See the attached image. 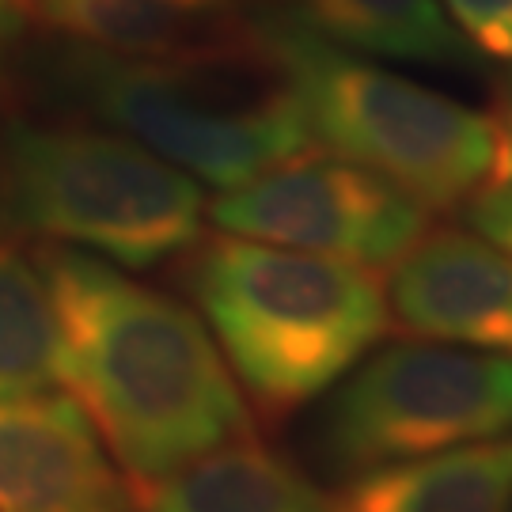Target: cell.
Listing matches in <instances>:
<instances>
[{
    "instance_id": "52a82bcc",
    "label": "cell",
    "mask_w": 512,
    "mask_h": 512,
    "mask_svg": "<svg viewBox=\"0 0 512 512\" xmlns=\"http://www.w3.org/2000/svg\"><path fill=\"white\" fill-rule=\"evenodd\" d=\"M209 217L228 236L391 270L429 232V209L403 186L338 156L300 152L224 190Z\"/></svg>"
},
{
    "instance_id": "e0dca14e",
    "label": "cell",
    "mask_w": 512,
    "mask_h": 512,
    "mask_svg": "<svg viewBox=\"0 0 512 512\" xmlns=\"http://www.w3.org/2000/svg\"><path fill=\"white\" fill-rule=\"evenodd\" d=\"M490 122H494V137H497L494 183H512V65H509V73L497 80Z\"/></svg>"
},
{
    "instance_id": "9a60e30c",
    "label": "cell",
    "mask_w": 512,
    "mask_h": 512,
    "mask_svg": "<svg viewBox=\"0 0 512 512\" xmlns=\"http://www.w3.org/2000/svg\"><path fill=\"white\" fill-rule=\"evenodd\" d=\"M478 54L512 65V0H440Z\"/></svg>"
},
{
    "instance_id": "3957f363",
    "label": "cell",
    "mask_w": 512,
    "mask_h": 512,
    "mask_svg": "<svg viewBox=\"0 0 512 512\" xmlns=\"http://www.w3.org/2000/svg\"><path fill=\"white\" fill-rule=\"evenodd\" d=\"M262 23L311 145L391 179L429 213L467 205L494 179L490 114L277 19Z\"/></svg>"
},
{
    "instance_id": "ba28073f",
    "label": "cell",
    "mask_w": 512,
    "mask_h": 512,
    "mask_svg": "<svg viewBox=\"0 0 512 512\" xmlns=\"http://www.w3.org/2000/svg\"><path fill=\"white\" fill-rule=\"evenodd\" d=\"M0 512H133L129 486L76 399H0Z\"/></svg>"
},
{
    "instance_id": "8992f818",
    "label": "cell",
    "mask_w": 512,
    "mask_h": 512,
    "mask_svg": "<svg viewBox=\"0 0 512 512\" xmlns=\"http://www.w3.org/2000/svg\"><path fill=\"white\" fill-rule=\"evenodd\" d=\"M512 437V353L406 342L338 380L315 452L338 478Z\"/></svg>"
},
{
    "instance_id": "277c9868",
    "label": "cell",
    "mask_w": 512,
    "mask_h": 512,
    "mask_svg": "<svg viewBox=\"0 0 512 512\" xmlns=\"http://www.w3.org/2000/svg\"><path fill=\"white\" fill-rule=\"evenodd\" d=\"M65 80L110 126L217 190L315 148L270 46L213 61H133L80 46Z\"/></svg>"
},
{
    "instance_id": "4fadbf2b",
    "label": "cell",
    "mask_w": 512,
    "mask_h": 512,
    "mask_svg": "<svg viewBox=\"0 0 512 512\" xmlns=\"http://www.w3.org/2000/svg\"><path fill=\"white\" fill-rule=\"evenodd\" d=\"M133 512H327V497L251 440H232L137 486Z\"/></svg>"
},
{
    "instance_id": "8fae6325",
    "label": "cell",
    "mask_w": 512,
    "mask_h": 512,
    "mask_svg": "<svg viewBox=\"0 0 512 512\" xmlns=\"http://www.w3.org/2000/svg\"><path fill=\"white\" fill-rule=\"evenodd\" d=\"M327 512H512V437L361 471Z\"/></svg>"
},
{
    "instance_id": "5bb4252c",
    "label": "cell",
    "mask_w": 512,
    "mask_h": 512,
    "mask_svg": "<svg viewBox=\"0 0 512 512\" xmlns=\"http://www.w3.org/2000/svg\"><path fill=\"white\" fill-rule=\"evenodd\" d=\"M61 384V327L42 262L0 243V399Z\"/></svg>"
},
{
    "instance_id": "2e32d148",
    "label": "cell",
    "mask_w": 512,
    "mask_h": 512,
    "mask_svg": "<svg viewBox=\"0 0 512 512\" xmlns=\"http://www.w3.org/2000/svg\"><path fill=\"white\" fill-rule=\"evenodd\" d=\"M467 224L512 258V183H494L467 202Z\"/></svg>"
},
{
    "instance_id": "30bf717a",
    "label": "cell",
    "mask_w": 512,
    "mask_h": 512,
    "mask_svg": "<svg viewBox=\"0 0 512 512\" xmlns=\"http://www.w3.org/2000/svg\"><path fill=\"white\" fill-rule=\"evenodd\" d=\"M19 19L84 50L133 61L258 54L266 23L251 0H12Z\"/></svg>"
},
{
    "instance_id": "5b68a950",
    "label": "cell",
    "mask_w": 512,
    "mask_h": 512,
    "mask_svg": "<svg viewBox=\"0 0 512 512\" xmlns=\"http://www.w3.org/2000/svg\"><path fill=\"white\" fill-rule=\"evenodd\" d=\"M0 167L12 217L61 247L148 270L202 239L198 179L126 133L16 126Z\"/></svg>"
},
{
    "instance_id": "7c38bea8",
    "label": "cell",
    "mask_w": 512,
    "mask_h": 512,
    "mask_svg": "<svg viewBox=\"0 0 512 512\" xmlns=\"http://www.w3.org/2000/svg\"><path fill=\"white\" fill-rule=\"evenodd\" d=\"M266 19L296 27L353 54L403 57L418 65H471V42L459 35L440 0H251Z\"/></svg>"
},
{
    "instance_id": "7a4b0ae2",
    "label": "cell",
    "mask_w": 512,
    "mask_h": 512,
    "mask_svg": "<svg viewBox=\"0 0 512 512\" xmlns=\"http://www.w3.org/2000/svg\"><path fill=\"white\" fill-rule=\"evenodd\" d=\"M190 289L232 376L266 418L319 399L391 323L376 270L228 232L198 247Z\"/></svg>"
},
{
    "instance_id": "6da1fadb",
    "label": "cell",
    "mask_w": 512,
    "mask_h": 512,
    "mask_svg": "<svg viewBox=\"0 0 512 512\" xmlns=\"http://www.w3.org/2000/svg\"><path fill=\"white\" fill-rule=\"evenodd\" d=\"M61 384L133 486L251 433L232 368L194 311L76 247H46Z\"/></svg>"
},
{
    "instance_id": "9c48e42d",
    "label": "cell",
    "mask_w": 512,
    "mask_h": 512,
    "mask_svg": "<svg viewBox=\"0 0 512 512\" xmlns=\"http://www.w3.org/2000/svg\"><path fill=\"white\" fill-rule=\"evenodd\" d=\"M387 308L403 330L512 353V258L475 228H437L391 266Z\"/></svg>"
}]
</instances>
